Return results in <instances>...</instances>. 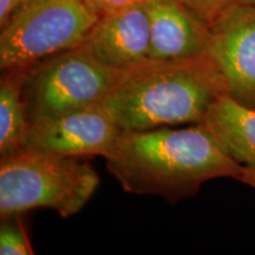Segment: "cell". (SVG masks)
<instances>
[{
    "instance_id": "1",
    "label": "cell",
    "mask_w": 255,
    "mask_h": 255,
    "mask_svg": "<svg viewBox=\"0 0 255 255\" xmlns=\"http://www.w3.org/2000/svg\"><path fill=\"white\" fill-rule=\"evenodd\" d=\"M104 158L124 190L161 196L171 205L196 195L207 181L239 180L244 169L203 124L121 131Z\"/></svg>"
},
{
    "instance_id": "2",
    "label": "cell",
    "mask_w": 255,
    "mask_h": 255,
    "mask_svg": "<svg viewBox=\"0 0 255 255\" xmlns=\"http://www.w3.org/2000/svg\"><path fill=\"white\" fill-rule=\"evenodd\" d=\"M225 95V78L214 59L205 55L148 59L124 72L103 104L122 131H139L201 124L213 104Z\"/></svg>"
},
{
    "instance_id": "3",
    "label": "cell",
    "mask_w": 255,
    "mask_h": 255,
    "mask_svg": "<svg viewBox=\"0 0 255 255\" xmlns=\"http://www.w3.org/2000/svg\"><path fill=\"white\" fill-rule=\"evenodd\" d=\"M98 184L100 176L87 162L24 149L0 161V216L49 208L69 218L84 208Z\"/></svg>"
},
{
    "instance_id": "4",
    "label": "cell",
    "mask_w": 255,
    "mask_h": 255,
    "mask_svg": "<svg viewBox=\"0 0 255 255\" xmlns=\"http://www.w3.org/2000/svg\"><path fill=\"white\" fill-rule=\"evenodd\" d=\"M123 76L124 72L98 62L85 43L34 64L21 90L28 128L103 103Z\"/></svg>"
},
{
    "instance_id": "5",
    "label": "cell",
    "mask_w": 255,
    "mask_h": 255,
    "mask_svg": "<svg viewBox=\"0 0 255 255\" xmlns=\"http://www.w3.org/2000/svg\"><path fill=\"white\" fill-rule=\"evenodd\" d=\"M98 18L85 0H27L0 28V69L30 68L83 45Z\"/></svg>"
},
{
    "instance_id": "6",
    "label": "cell",
    "mask_w": 255,
    "mask_h": 255,
    "mask_svg": "<svg viewBox=\"0 0 255 255\" xmlns=\"http://www.w3.org/2000/svg\"><path fill=\"white\" fill-rule=\"evenodd\" d=\"M209 28V56L225 78L227 95L255 110V5L228 9Z\"/></svg>"
},
{
    "instance_id": "7",
    "label": "cell",
    "mask_w": 255,
    "mask_h": 255,
    "mask_svg": "<svg viewBox=\"0 0 255 255\" xmlns=\"http://www.w3.org/2000/svg\"><path fill=\"white\" fill-rule=\"evenodd\" d=\"M121 131L110 111L98 103L32 124L25 149L72 157H104Z\"/></svg>"
},
{
    "instance_id": "8",
    "label": "cell",
    "mask_w": 255,
    "mask_h": 255,
    "mask_svg": "<svg viewBox=\"0 0 255 255\" xmlns=\"http://www.w3.org/2000/svg\"><path fill=\"white\" fill-rule=\"evenodd\" d=\"M103 65L127 72L149 59L150 23L144 2L101 15L85 41Z\"/></svg>"
},
{
    "instance_id": "9",
    "label": "cell",
    "mask_w": 255,
    "mask_h": 255,
    "mask_svg": "<svg viewBox=\"0 0 255 255\" xmlns=\"http://www.w3.org/2000/svg\"><path fill=\"white\" fill-rule=\"evenodd\" d=\"M150 23L149 59L209 55L210 28L182 0H145Z\"/></svg>"
},
{
    "instance_id": "10",
    "label": "cell",
    "mask_w": 255,
    "mask_h": 255,
    "mask_svg": "<svg viewBox=\"0 0 255 255\" xmlns=\"http://www.w3.org/2000/svg\"><path fill=\"white\" fill-rule=\"evenodd\" d=\"M225 151L242 167L255 171V110L222 96L202 123Z\"/></svg>"
},
{
    "instance_id": "11",
    "label": "cell",
    "mask_w": 255,
    "mask_h": 255,
    "mask_svg": "<svg viewBox=\"0 0 255 255\" xmlns=\"http://www.w3.org/2000/svg\"><path fill=\"white\" fill-rule=\"evenodd\" d=\"M30 68L2 71L0 81V158L23 151L28 123L25 117L21 90Z\"/></svg>"
},
{
    "instance_id": "12",
    "label": "cell",
    "mask_w": 255,
    "mask_h": 255,
    "mask_svg": "<svg viewBox=\"0 0 255 255\" xmlns=\"http://www.w3.org/2000/svg\"><path fill=\"white\" fill-rule=\"evenodd\" d=\"M0 227V254L31 255L34 254L26 229L19 215L1 219Z\"/></svg>"
},
{
    "instance_id": "13",
    "label": "cell",
    "mask_w": 255,
    "mask_h": 255,
    "mask_svg": "<svg viewBox=\"0 0 255 255\" xmlns=\"http://www.w3.org/2000/svg\"><path fill=\"white\" fill-rule=\"evenodd\" d=\"M188 7L210 25L228 9L245 5H255V0H182Z\"/></svg>"
},
{
    "instance_id": "14",
    "label": "cell",
    "mask_w": 255,
    "mask_h": 255,
    "mask_svg": "<svg viewBox=\"0 0 255 255\" xmlns=\"http://www.w3.org/2000/svg\"><path fill=\"white\" fill-rule=\"evenodd\" d=\"M145 0H85V2L94 9L98 15H104L117 11L127 6L144 2Z\"/></svg>"
},
{
    "instance_id": "15",
    "label": "cell",
    "mask_w": 255,
    "mask_h": 255,
    "mask_svg": "<svg viewBox=\"0 0 255 255\" xmlns=\"http://www.w3.org/2000/svg\"><path fill=\"white\" fill-rule=\"evenodd\" d=\"M27 0H0V28H2L11 20L15 12Z\"/></svg>"
},
{
    "instance_id": "16",
    "label": "cell",
    "mask_w": 255,
    "mask_h": 255,
    "mask_svg": "<svg viewBox=\"0 0 255 255\" xmlns=\"http://www.w3.org/2000/svg\"><path fill=\"white\" fill-rule=\"evenodd\" d=\"M238 181H240V182H242L244 184H247L248 187L255 189V171L244 167V169H242V173Z\"/></svg>"
}]
</instances>
